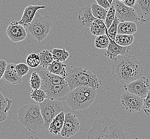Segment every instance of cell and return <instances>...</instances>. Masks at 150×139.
<instances>
[{
  "instance_id": "cell-1",
  "label": "cell",
  "mask_w": 150,
  "mask_h": 139,
  "mask_svg": "<svg viewBox=\"0 0 150 139\" xmlns=\"http://www.w3.org/2000/svg\"><path fill=\"white\" fill-rule=\"evenodd\" d=\"M143 73V65L132 55L119 56L112 67L114 80L123 86L140 78Z\"/></svg>"
},
{
  "instance_id": "cell-2",
  "label": "cell",
  "mask_w": 150,
  "mask_h": 139,
  "mask_svg": "<svg viewBox=\"0 0 150 139\" xmlns=\"http://www.w3.org/2000/svg\"><path fill=\"white\" fill-rule=\"evenodd\" d=\"M87 139H127L122 126L113 118L104 117L94 121Z\"/></svg>"
},
{
  "instance_id": "cell-3",
  "label": "cell",
  "mask_w": 150,
  "mask_h": 139,
  "mask_svg": "<svg viewBox=\"0 0 150 139\" xmlns=\"http://www.w3.org/2000/svg\"><path fill=\"white\" fill-rule=\"evenodd\" d=\"M39 74L42 81L41 89L45 91L48 99L60 102L66 100L71 89L65 79L47 71H40Z\"/></svg>"
},
{
  "instance_id": "cell-4",
  "label": "cell",
  "mask_w": 150,
  "mask_h": 139,
  "mask_svg": "<svg viewBox=\"0 0 150 139\" xmlns=\"http://www.w3.org/2000/svg\"><path fill=\"white\" fill-rule=\"evenodd\" d=\"M17 112L20 124L31 133L35 134L47 128L41 113L39 104L28 103L18 108Z\"/></svg>"
},
{
  "instance_id": "cell-5",
  "label": "cell",
  "mask_w": 150,
  "mask_h": 139,
  "mask_svg": "<svg viewBox=\"0 0 150 139\" xmlns=\"http://www.w3.org/2000/svg\"><path fill=\"white\" fill-rule=\"evenodd\" d=\"M71 91L80 87H90L97 90L102 85L96 74L81 67H72L65 78Z\"/></svg>"
},
{
  "instance_id": "cell-6",
  "label": "cell",
  "mask_w": 150,
  "mask_h": 139,
  "mask_svg": "<svg viewBox=\"0 0 150 139\" xmlns=\"http://www.w3.org/2000/svg\"><path fill=\"white\" fill-rule=\"evenodd\" d=\"M96 96V89L90 87H80L71 91L66 102L73 111L84 110L92 105Z\"/></svg>"
},
{
  "instance_id": "cell-7",
  "label": "cell",
  "mask_w": 150,
  "mask_h": 139,
  "mask_svg": "<svg viewBox=\"0 0 150 139\" xmlns=\"http://www.w3.org/2000/svg\"><path fill=\"white\" fill-rule=\"evenodd\" d=\"M52 24V21L49 16L42 15L40 13H36L33 21L25 28L27 32L34 39L41 42L48 36Z\"/></svg>"
},
{
  "instance_id": "cell-8",
  "label": "cell",
  "mask_w": 150,
  "mask_h": 139,
  "mask_svg": "<svg viewBox=\"0 0 150 139\" xmlns=\"http://www.w3.org/2000/svg\"><path fill=\"white\" fill-rule=\"evenodd\" d=\"M39 104L42 118L48 128L54 118L64 111L63 104L60 101L47 99Z\"/></svg>"
},
{
  "instance_id": "cell-9",
  "label": "cell",
  "mask_w": 150,
  "mask_h": 139,
  "mask_svg": "<svg viewBox=\"0 0 150 139\" xmlns=\"http://www.w3.org/2000/svg\"><path fill=\"white\" fill-rule=\"evenodd\" d=\"M144 99L125 91L120 96V106L129 113L139 112L143 109Z\"/></svg>"
},
{
  "instance_id": "cell-10",
  "label": "cell",
  "mask_w": 150,
  "mask_h": 139,
  "mask_svg": "<svg viewBox=\"0 0 150 139\" xmlns=\"http://www.w3.org/2000/svg\"><path fill=\"white\" fill-rule=\"evenodd\" d=\"M125 91L145 99L150 91L149 79L143 76L128 84L123 86Z\"/></svg>"
},
{
  "instance_id": "cell-11",
  "label": "cell",
  "mask_w": 150,
  "mask_h": 139,
  "mask_svg": "<svg viewBox=\"0 0 150 139\" xmlns=\"http://www.w3.org/2000/svg\"><path fill=\"white\" fill-rule=\"evenodd\" d=\"M112 5H113L116 11V17L120 22L131 21L137 23L139 18L134 8L126 6L123 2L118 0H114Z\"/></svg>"
},
{
  "instance_id": "cell-12",
  "label": "cell",
  "mask_w": 150,
  "mask_h": 139,
  "mask_svg": "<svg viewBox=\"0 0 150 139\" xmlns=\"http://www.w3.org/2000/svg\"><path fill=\"white\" fill-rule=\"evenodd\" d=\"M80 129V122L78 118L72 112L65 114L63 129L60 135L64 138H69L74 136Z\"/></svg>"
},
{
  "instance_id": "cell-13",
  "label": "cell",
  "mask_w": 150,
  "mask_h": 139,
  "mask_svg": "<svg viewBox=\"0 0 150 139\" xmlns=\"http://www.w3.org/2000/svg\"><path fill=\"white\" fill-rule=\"evenodd\" d=\"M6 35L13 43L21 42L27 38V31L18 21H13L9 25L6 30Z\"/></svg>"
},
{
  "instance_id": "cell-14",
  "label": "cell",
  "mask_w": 150,
  "mask_h": 139,
  "mask_svg": "<svg viewBox=\"0 0 150 139\" xmlns=\"http://www.w3.org/2000/svg\"><path fill=\"white\" fill-rule=\"evenodd\" d=\"M110 44L105 52V56L111 59L112 61H115L119 56L128 55L131 50V47H122L118 45L115 41L110 39Z\"/></svg>"
},
{
  "instance_id": "cell-15",
  "label": "cell",
  "mask_w": 150,
  "mask_h": 139,
  "mask_svg": "<svg viewBox=\"0 0 150 139\" xmlns=\"http://www.w3.org/2000/svg\"><path fill=\"white\" fill-rule=\"evenodd\" d=\"M137 14L139 21L142 23L150 21V0H136L134 7Z\"/></svg>"
},
{
  "instance_id": "cell-16",
  "label": "cell",
  "mask_w": 150,
  "mask_h": 139,
  "mask_svg": "<svg viewBox=\"0 0 150 139\" xmlns=\"http://www.w3.org/2000/svg\"><path fill=\"white\" fill-rule=\"evenodd\" d=\"M46 8L47 6H28L24 9L21 19L18 21V23L23 25L24 27H26L33 21L39 10L45 9Z\"/></svg>"
},
{
  "instance_id": "cell-17",
  "label": "cell",
  "mask_w": 150,
  "mask_h": 139,
  "mask_svg": "<svg viewBox=\"0 0 150 139\" xmlns=\"http://www.w3.org/2000/svg\"><path fill=\"white\" fill-rule=\"evenodd\" d=\"M16 64L9 63L7 64L6 70L3 76V80L10 85H16L21 84L22 82L23 77L18 75L16 70Z\"/></svg>"
},
{
  "instance_id": "cell-18",
  "label": "cell",
  "mask_w": 150,
  "mask_h": 139,
  "mask_svg": "<svg viewBox=\"0 0 150 139\" xmlns=\"http://www.w3.org/2000/svg\"><path fill=\"white\" fill-rule=\"evenodd\" d=\"M78 21L82 27H90L96 18L93 17L91 12V5L83 7L79 11Z\"/></svg>"
},
{
  "instance_id": "cell-19",
  "label": "cell",
  "mask_w": 150,
  "mask_h": 139,
  "mask_svg": "<svg viewBox=\"0 0 150 139\" xmlns=\"http://www.w3.org/2000/svg\"><path fill=\"white\" fill-rule=\"evenodd\" d=\"M65 117V114L64 111L54 117L49 125L48 130L53 135L56 136L60 134L63 127Z\"/></svg>"
},
{
  "instance_id": "cell-20",
  "label": "cell",
  "mask_w": 150,
  "mask_h": 139,
  "mask_svg": "<svg viewBox=\"0 0 150 139\" xmlns=\"http://www.w3.org/2000/svg\"><path fill=\"white\" fill-rule=\"evenodd\" d=\"M66 67L67 65L63 62L54 61L47 67V70L49 72L65 79L67 75Z\"/></svg>"
},
{
  "instance_id": "cell-21",
  "label": "cell",
  "mask_w": 150,
  "mask_h": 139,
  "mask_svg": "<svg viewBox=\"0 0 150 139\" xmlns=\"http://www.w3.org/2000/svg\"><path fill=\"white\" fill-rule=\"evenodd\" d=\"M137 30L136 23L131 21L120 22L117 27V34L134 35Z\"/></svg>"
},
{
  "instance_id": "cell-22",
  "label": "cell",
  "mask_w": 150,
  "mask_h": 139,
  "mask_svg": "<svg viewBox=\"0 0 150 139\" xmlns=\"http://www.w3.org/2000/svg\"><path fill=\"white\" fill-rule=\"evenodd\" d=\"M106 30L107 28L106 27L105 22L103 20L96 19L90 25V33L95 36L105 35Z\"/></svg>"
},
{
  "instance_id": "cell-23",
  "label": "cell",
  "mask_w": 150,
  "mask_h": 139,
  "mask_svg": "<svg viewBox=\"0 0 150 139\" xmlns=\"http://www.w3.org/2000/svg\"><path fill=\"white\" fill-rule=\"evenodd\" d=\"M40 59V66L43 67H48L54 60L51 51L48 49H45L38 54Z\"/></svg>"
},
{
  "instance_id": "cell-24",
  "label": "cell",
  "mask_w": 150,
  "mask_h": 139,
  "mask_svg": "<svg viewBox=\"0 0 150 139\" xmlns=\"http://www.w3.org/2000/svg\"><path fill=\"white\" fill-rule=\"evenodd\" d=\"M91 9L92 13L95 18L104 21L106 17L108 10L104 9L99 6L97 3H93L91 4Z\"/></svg>"
},
{
  "instance_id": "cell-25",
  "label": "cell",
  "mask_w": 150,
  "mask_h": 139,
  "mask_svg": "<svg viewBox=\"0 0 150 139\" xmlns=\"http://www.w3.org/2000/svg\"><path fill=\"white\" fill-rule=\"evenodd\" d=\"M51 52L54 61L63 62L69 57V52L65 49L54 48Z\"/></svg>"
},
{
  "instance_id": "cell-26",
  "label": "cell",
  "mask_w": 150,
  "mask_h": 139,
  "mask_svg": "<svg viewBox=\"0 0 150 139\" xmlns=\"http://www.w3.org/2000/svg\"><path fill=\"white\" fill-rule=\"evenodd\" d=\"M134 41V36L133 35L117 34L115 39V42L116 43L122 47L130 46Z\"/></svg>"
},
{
  "instance_id": "cell-27",
  "label": "cell",
  "mask_w": 150,
  "mask_h": 139,
  "mask_svg": "<svg viewBox=\"0 0 150 139\" xmlns=\"http://www.w3.org/2000/svg\"><path fill=\"white\" fill-rule=\"evenodd\" d=\"M13 100L4 96L0 91V112L8 115V112L12 106Z\"/></svg>"
},
{
  "instance_id": "cell-28",
  "label": "cell",
  "mask_w": 150,
  "mask_h": 139,
  "mask_svg": "<svg viewBox=\"0 0 150 139\" xmlns=\"http://www.w3.org/2000/svg\"><path fill=\"white\" fill-rule=\"evenodd\" d=\"M30 97L32 99L37 103H42L45 100L47 99V96L45 91L42 89H32L30 92Z\"/></svg>"
},
{
  "instance_id": "cell-29",
  "label": "cell",
  "mask_w": 150,
  "mask_h": 139,
  "mask_svg": "<svg viewBox=\"0 0 150 139\" xmlns=\"http://www.w3.org/2000/svg\"><path fill=\"white\" fill-rule=\"evenodd\" d=\"M110 44V39L107 34L96 36L95 40V45L96 48L104 49H107Z\"/></svg>"
},
{
  "instance_id": "cell-30",
  "label": "cell",
  "mask_w": 150,
  "mask_h": 139,
  "mask_svg": "<svg viewBox=\"0 0 150 139\" xmlns=\"http://www.w3.org/2000/svg\"><path fill=\"white\" fill-rule=\"evenodd\" d=\"M120 23L119 19L117 17H115L112 24L111 25L108 29H107L106 34H107L108 38L112 40L115 41V38L117 34V27Z\"/></svg>"
},
{
  "instance_id": "cell-31",
  "label": "cell",
  "mask_w": 150,
  "mask_h": 139,
  "mask_svg": "<svg viewBox=\"0 0 150 139\" xmlns=\"http://www.w3.org/2000/svg\"><path fill=\"white\" fill-rule=\"evenodd\" d=\"M30 84L32 89H40L42 85V81L38 73L33 72L30 76Z\"/></svg>"
},
{
  "instance_id": "cell-32",
  "label": "cell",
  "mask_w": 150,
  "mask_h": 139,
  "mask_svg": "<svg viewBox=\"0 0 150 139\" xmlns=\"http://www.w3.org/2000/svg\"><path fill=\"white\" fill-rule=\"evenodd\" d=\"M27 65L32 68H36L40 65L39 56L36 53H31L26 58Z\"/></svg>"
},
{
  "instance_id": "cell-33",
  "label": "cell",
  "mask_w": 150,
  "mask_h": 139,
  "mask_svg": "<svg viewBox=\"0 0 150 139\" xmlns=\"http://www.w3.org/2000/svg\"><path fill=\"white\" fill-rule=\"evenodd\" d=\"M116 17V11L113 5H112L110 8L108 9L106 17L105 20V24L107 29L111 26Z\"/></svg>"
},
{
  "instance_id": "cell-34",
  "label": "cell",
  "mask_w": 150,
  "mask_h": 139,
  "mask_svg": "<svg viewBox=\"0 0 150 139\" xmlns=\"http://www.w3.org/2000/svg\"><path fill=\"white\" fill-rule=\"evenodd\" d=\"M16 70L18 75L23 77L28 73L30 71V67L27 65V64L21 63L16 64Z\"/></svg>"
},
{
  "instance_id": "cell-35",
  "label": "cell",
  "mask_w": 150,
  "mask_h": 139,
  "mask_svg": "<svg viewBox=\"0 0 150 139\" xmlns=\"http://www.w3.org/2000/svg\"><path fill=\"white\" fill-rule=\"evenodd\" d=\"M143 109L146 115L150 116V91L144 100Z\"/></svg>"
},
{
  "instance_id": "cell-36",
  "label": "cell",
  "mask_w": 150,
  "mask_h": 139,
  "mask_svg": "<svg viewBox=\"0 0 150 139\" xmlns=\"http://www.w3.org/2000/svg\"><path fill=\"white\" fill-rule=\"evenodd\" d=\"M7 62L4 60H0V79L2 78L6 70Z\"/></svg>"
},
{
  "instance_id": "cell-37",
  "label": "cell",
  "mask_w": 150,
  "mask_h": 139,
  "mask_svg": "<svg viewBox=\"0 0 150 139\" xmlns=\"http://www.w3.org/2000/svg\"><path fill=\"white\" fill-rule=\"evenodd\" d=\"M95 1L99 6H102L106 10H108L110 9L112 6L110 4V3L108 2V0H95Z\"/></svg>"
},
{
  "instance_id": "cell-38",
  "label": "cell",
  "mask_w": 150,
  "mask_h": 139,
  "mask_svg": "<svg viewBox=\"0 0 150 139\" xmlns=\"http://www.w3.org/2000/svg\"><path fill=\"white\" fill-rule=\"evenodd\" d=\"M136 2V0H125L123 3L127 6L130 8H134L135 6Z\"/></svg>"
},
{
  "instance_id": "cell-39",
  "label": "cell",
  "mask_w": 150,
  "mask_h": 139,
  "mask_svg": "<svg viewBox=\"0 0 150 139\" xmlns=\"http://www.w3.org/2000/svg\"><path fill=\"white\" fill-rule=\"evenodd\" d=\"M7 116H8V115L4 114V113L0 112V123L5 121L7 118Z\"/></svg>"
},
{
  "instance_id": "cell-40",
  "label": "cell",
  "mask_w": 150,
  "mask_h": 139,
  "mask_svg": "<svg viewBox=\"0 0 150 139\" xmlns=\"http://www.w3.org/2000/svg\"><path fill=\"white\" fill-rule=\"evenodd\" d=\"M26 139H43L42 138H38V137H36V136H31L28 137V138Z\"/></svg>"
},
{
  "instance_id": "cell-41",
  "label": "cell",
  "mask_w": 150,
  "mask_h": 139,
  "mask_svg": "<svg viewBox=\"0 0 150 139\" xmlns=\"http://www.w3.org/2000/svg\"><path fill=\"white\" fill-rule=\"evenodd\" d=\"M108 2L110 3V4L112 5V3L113 2V1H114V0H108Z\"/></svg>"
},
{
  "instance_id": "cell-42",
  "label": "cell",
  "mask_w": 150,
  "mask_h": 139,
  "mask_svg": "<svg viewBox=\"0 0 150 139\" xmlns=\"http://www.w3.org/2000/svg\"><path fill=\"white\" fill-rule=\"evenodd\" d=\"M119 1H120V2H123L125 1V0H118Z\"/></svg>"
}]
</instances>
